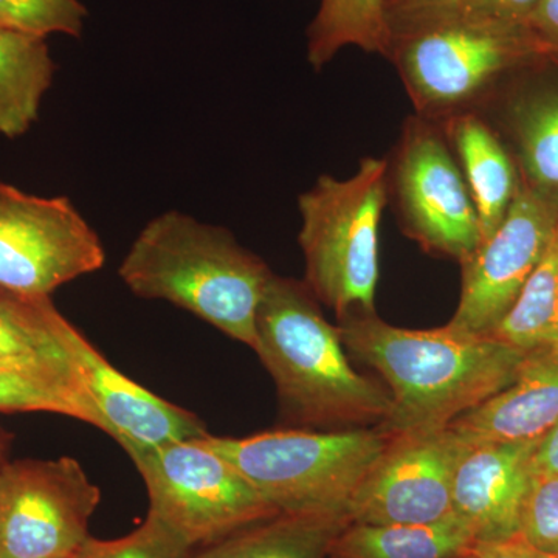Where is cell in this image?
Returning <instances> with one entry per match:
<instances>
[{"label":"cell","instance_id":"603a6c76","mask_svg":"<svg viewBox=\"0 0 558 558\" xmlns=\"http://www.w3.org/2000/svg\"><path fill=\"white\" fill-rule=\"evenodd\" d=\"M0 411H44L62 414L106 432L100 413L86 400L69 389L20 371L0 368Z\"/></svg>","mask_w":558,"mask_h":558},{"label":"cell","instance_id":"3957f363","mask_svg":"<svg viewBox=\"0 0 558 558\" xmlns=\"http://www.w3.org/2000/svg\"><path fill=\"white\" fill-rule=\"evenodd\" d=\"M304 281L274 274L256 314L255 352L295 428L343 429L385 421L391 396L349 363L339 326Z\"/></svg>","mask_w":558,"mask_h":558},{"label":"cell","instance_id":"ba28073f","mask_svg":"<svg viewBox=\"0 0 558 558\" xmlns=\"http://www.w3.org/2000/svg\"><path fill=\"white\" fill-rule=\"evenodd\" d=\"M402 229L433 255L464 263L483 236L478 213L446 132L414 116L388 160V199Z\"/></svg>","mask_w":558,"mask_h":558},{"label":"cell","instance_id":"277c9868","mask_svg":"<svg viewBox=\"0 0 558 558\" xmlns=\"http://www.w3.org/2000/svg\"><path fill=\"white\" fill-rule=\"evenodd\" d=\"M391 49L416 116L447 121L470 112L508 70L545 58L526 27H505L410 9L389 14Z\"/></svg>","mask_w":558,"mask_h":558},{"label":"cell","instance_id":"5bb4252c","mask_svg":"<svg viewBox=\"0 0 558 558\" xmlns=\"http://www.w3.org/2000/svg\"><path fill=\"white\" fill-rule=\"evenodd\" d=\"M542 438L469 444L454 470L451 512L469 527L475 542H498L520 534L534 476V454Z\"/></svg>","mask_w":558,"mask_h":558},{"label":"cell","instance_id":"52a82bcc","mask_svg":"<svg viewBox=\"0 0 558 558\" xmlns=\"http://www.w3.org/2000/svg\"><path fill=\"white\" fill-rule=\"evenodd\" d=\"M130 458L148 492V513L194 550L279 513L205 438L137 451Z\"/></svg>","mask_w":558,"mask_h":558},{"label":"cell","instance_id":"4fadbf2b","mask_svg":"<svg viewBox=\"0 0 558 558\" xmlns=\"http://www.w3.org/2000/svg\"><path fill=\"white\" fill-rule=\"evenodd\" d=\"M57 330L105 422L106 435L116 439L128 454L209 435L196 414L159 398L113 368L61 312Z\"/></svg>","mask_w":558,"mask_h":558},{"label":"cell","instance_id":"1f68e13d","mask_svg":"<svg viewBox=\"0 0 558 558\" xmlns=\"http://www.w3.org/2000/svg\"><path fill=\"white\" fill-rule=\"evenodd\" d=\"M438 0H388L389 14L395 11L414 9V7L427 5Z\"/></svg>","mask_w":558,"mask_h":558},{"label":"cell","instance_id":"7c38bea8","mask_svg":"<svg viewBox=\"0 0 558 558\" xmlns=\"http://www.w3.org/2000/svg\"><path fill=\"white\" fill-rule=\"evenodd\" d=\"M469 449L454 429L396 436L351 499L360 524H427L451 513L454 470Z\"/></svg>","mask_w":558,"mask_h":558},{"label":"cell","instance_id":"9c48e42d","mask_svg":"<svg viewBox=\"0 0 558 558\" xmlns=\"http://www.w3.org/2000/svg\"><path fill=\"white\" fill-rule=\"evenodd\" d=\"M105 260L100 236L68 197L0 183V289L47 299Z\"/></svg>","mask_w":558,"mask_h":558},{"label":"cell","instance_id":"4316f807","mask_svg":"<svg viewBox=\"0 0 558 558\" xmlns=\"http://www.w3.org/2000/svg\"><path fill=\"white\" fill-rule=\"evenodd\" d=\"M521 535L558 556V475L534 472L521 515Z\"/></svg>","mask_w":558,"mask_h":558},{"label":"cell","instance_id":"7a4b0ae2","mask_svg":"<svg viewBox=\"0 0 558 558\" xmlns=\"http://www.w3.org/2000/svg\"><path fill=\"white\" fill-rule=\"evenodd\" d=\"M119 275L140 299L175 304L255 351L256 314L274 271L223 227L161 213L132 242Z\"/></svg>","mask_w":558,"mask_h":558},{"label":"cell","instance_id":"2e32d148","mask_svg":"<svg viewBox=\"0 0 558 558\" xmlns=\"http://www.w3.org/2000/svg\"><path fill=\"white\" fill-rule=\"evenodd\" d=\"M58 314L50 296L27 299L0 289V368L69 389L97 410L58 336Z\"/></svg>","mask_w":558,"mask_h":558},{"label":"cell","instance_id":"ffe728a7","mask_svg":"<svg viewBox=\"0 0 558 558\" xmlns=\"http://www.w3.org/2000/svg\"><path fill=\"white\" fill-rule=\"evenodd\" d=\"M54 70L46 39L0 27V137L31 130Z\"/></svg>","mask_w":558,"mask_h":558},{"label":"cell","instance_id":"ac0fdd59","mask_svg":"<svg viewBox=\"0 0 558 558\" xmlns=\"http://www.w3.org/2000/svg\"><path fill=\"white\" fill-rule=\"evenodd\" d=\"M349 523L347 513H278L194 550L190 558H326Z\"/></svg>","mask_w":558,"mask_h":558},{"label":"cell","instance_id":"44dd1931","mask_svg":"<svg viewBox=\"0 0 558 558\" xmlns=\"http://www.w3.org/2000/svg\"><path fill=\"white\" fill-rule=\"evenodd\" d=\"M347 47L389 57L388 0H319L307 28V61L319 72Z\"/></svg>","mask_w":558,"mask_h":558},{"label":"cell","instance_id":"83f0119b","mask_svg":"<svg viewBox=\"0 0 558 558\" xmlns=\"http://www.w3.org/2000/svg\"><path fill=\"white\" fill-rule=\"evenodd\" d=\"M535 3L537 0H438L422 9L484 24L524 27Z\"/></svg>","mask_w":558,"mask_h":558},{"label":"cell","instance_id":"9a60e30c","mask_svg":"<svg viewBox=\"0 0 558 558\" xmlns=\"http://www.w3.org/2000/svg\"><path fill=\"white\" fill-rule=\"evenodd\" d=\"M558 421V347L527 354L508 388L449 425L465 442H513L545 436Z\"/></svg>","mask_w":558,"mask_h":558},{"label":"cell","instance_id":"e0dca14e","mask_svg":"<svg viewBox=\"0 0 558 558\" xmlns=\"http://www.w3.org/2000/svg\"><path fill=\"white\" fill-rule=\"evenodd\" d=\"M444 124L478 213L481 236L487 240L505 219L519 191L515 168L497 135L472 110L451 117Z\"/></svg>","mask_w":558,"mask_h":558},{"label":"cell","instance_id":"7402d4cb","mask_svg":"<svg viewBox=\"0 0 558 558\" xmlns=\"http://www.w3.org/2000/svg\"><path fill=\"white\" fill-rule=\"evenodd\" d=\"M490 336L527 352L558 347V227L512 310Z\"/></svg>","mask_w":558,"mask_h":558},{"label":"cell","instance_id":"4dcf8cb0","mask_svg":"<svg viewBox=\"0 0 558 558\" xmlns=\"http://www.w3.org/2000/svg\"><path fill=\"white\" fill-rule=\"evenodd\" d=\"M534 472L558 475V421L553 428L539 439L534 454Z\"/></svg>","mask_w":558,"mask_h":558},{"label":"cell","instance_id":"d6986e66","mask_svg":"<svg viewBox=\"0 0 558 558\" xmlns=\"http://www.w3.org/2000/svg\"><path fill=\"white\" fill-rule=\"evenodd\" d=\"M475 542L454 515L427 524L349 523L333 538L330 558H451Z\"/></svg>","mask_w":558,"mask_h":558},{"label":"cell","instance_id":"f546056e","mask_svg":"<svg viewBox=\"0 0 558 558\" xmlns=\"http://www.w3.org/2000/svg\"><path fill=\"white\" fill-rule=\"evenodd\" d=\"M468 553L475 558H558L529 543L521 532L498 542H473Z\"/></svg>","mask_w":558,"mask_h":558},{"label":"cell","instance_id":"6da1fadb","mask_svg":"<svg viewBox=\"0 0 558 558\" xmlns=\"http://www.w3.org/2000/svg\"><path fill=\"white\" fill-rule=\"evenodd\" d=\"M344 349L384 377L391 410L387 435L436 432L508 388L529 352L486 333L446 325L403 329L376 314L340 319Z\"/></svg>","mask_w":558,"mask_h":558},{"label":"cell","instance_id":"30bf717a","mask_svg":"<svg viewBox=\"0 0 558 558\" xmlns=\"http://www.w3.org/2000/svg\"><path fill=\"white\" fill-rule=\"evenodd\" d=\"M101 490L75 458L22 459L0 472V558H73Z\"/></svg>","mask_w":558,"mask_h":558},{"label":"cell","instance_id":"8fae6325","mask_svg":"<svg viewBox=\"0 0 558 558\" xmlns=\"http://www.w3.org/2000/svg\"><path fill=\"white\" fill-rule=\"evenodd\" d=\"M558 227V190L520 185L505 219L462 266L450 325L490 336L509 314Z\"/></svg>","mask_w":558,"mask_h":558},{"label":"cell","instance_id":"484cf974","mask_svg":"<svg viewBox=\"0 0 558 558\" xmlns=\"http://www.w3.org/2000/svg\"><path fill=\"white\" fill-rule=\"evenodd\" d=\"M194 548L156 517L146 515L137 529L113 539L87 538L73 558H190Z\"/></svg>","mask_w":558,"mask_h":558},{"label":"cell","instance_id":"cb8c5ba5","mask_svg":"<svg viewBox=\"0 0 558 558\" xmlns=\"http://www.w3.org/2000/svg\"><path fill=\"white\" fill-rule=\"evenodd\" d=\"M86 17V7L80 0H0V27L38 38H78Z\"/></svg>","mask_w":558,"mask_h":558},{"label":"cell","instance_id":"f1b7e54d","mask_svg":"<svg viewBox=\"0 0 558 558\" xmlns=\"http://www.w3.org/2000/svg\"><path fill=\"white\" fill-rule=\"evenodd\" d=\"M524 27L543 57L558 60V0H537Z\"/></svg>","mask_w":558,"mask_h":558},{"label":"cell","instance_id":"d4e9b609","mask_svg":"<svg viewBox=\"0 0 558 558\" xmlns=\"http://www.w3.org/2000/svg\"><path fill=\"white\" fill-rule=\"evenodd\" d=\"M520 146L529 183L558 190V97L529 110L521 126Z\"/></svg>","mask_w":558,"mask_h":558},{"label":"cell","instance_id":"d6a6232c","mask_svg":"<svg viewBox=\"0 0 558 558\" xmlns=\"http://www.w3.org/2000/svg\"><path fill=\"white\" fill-rule=\"evenodd\" d=\"M10 440L11 438L9 433H5L0 428V472H2L7 462H9Z\"/></svg>","mask_w":558,"mask_h":558},{"label":"cell","instance_id":"8992f818","mask_svg":"<svg viewBox=\"0 0 558 558\" xmlns=\"http://www.w3.org/2000/svg\"><path fill=\"white\" fill-rule=\"evenodd\" d=\"M279 513H347L391 436L379 427L205 436Z\"/></svg>","mask_w":558,"mask_h":558},{"label":"cell","instance_id":"836d02e7","mask_svg":"<svg viewBox=\"0 0 558 558\" xmlns=\"http://www.w3.org/2000/svg\"><path fill=\"white\" fill-rule=\"evenodd\" d=\"M451 558H475V557H473L472 554H469L468 550H464V553L458 554V556H454Z\"/></svg>","mask_w":558,"mask_h":558},{"label":"cell","instance_id":"5b68a950","mask_svg":"<svg viewBox=\"0 0 558 558\" xmlns=\"http://www.w3.org/2000/svg\"><path fill=\"white\" fill-rule=\"evenodd\" d=\"M388 204V160L366 157L348 179L319 175L299 197L304 284L337 312L376 314L379 227Z\"/></svg>","mask_w":558,"mask_h":558}]
</instances>
